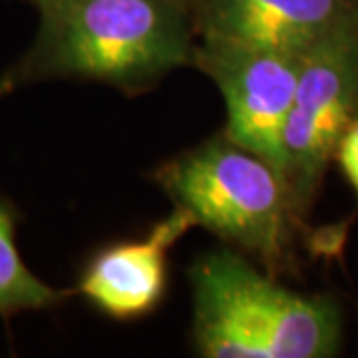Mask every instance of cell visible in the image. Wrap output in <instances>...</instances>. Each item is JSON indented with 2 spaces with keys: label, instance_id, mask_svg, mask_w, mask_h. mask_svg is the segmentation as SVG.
Masks as SVG:
<instances>
[{
  "label": "cell",
  "instance_id": "obj_1",
  "mask_svg": "<svg viewBox=\"0 0 358 358\" xmlns=\"http://www.w3.org/2000/svg\"><path fill=\"white\" fill-rule=\"evenodd\" d=\"M44 16L36 44L0 78V94L48 78L140 92L195 60L197 44L176 0H68Z\"/></svg>",
  "mask_w": 358,
  "mask_h": 358
},
{
  "label": "cell",
  "instance_id": "obj_2",
  "mask_svg": "<svg viewBox=\"0 0 358 358\" xmlns=\"http://www.w3.org/2000/svg\"><path fill=\"white\" fill-rule=\"evenodd\" d=\"M189 281L201 357L327 358L341 350L343 313L331 294L291 291L237 251L199 257Z\"/></svg>",
  "mask_w": 358,
  "mask_h": 358
},
{
  "label": "cell",
  "instance_id": "obj_3",
  "mask_svg": "<svg viewBox=\"0 0 358 358\" xmlns=\"http://www.w3.org/2000/svg\"><path fill=\"white\" fill-rule=\"evenodd\" d=\"M173 203L217 237L257 259L273 275L289 261L301 215L287 178L225 134L157 171Z\"/></svg>",
  "mask_w": 358,
  "mask_h": 358
},
{
  "label": "cell",
  "instance_id": "obj_4",
  "mask_svg": "<svg viewBox=\"0 0 358 358\" xmlns=\"http://www.w3.org/2000/svg\"><path fill=\"white\" fill-rule=\"evenodd\" d=\"M358 117V16L303 52L285 126V178L307 209L346 128Z\"/></svg>",
  "mask_w": 358,
  "mask_h": 358
},
{
  "label": "cell",
  "instance_id": "obj_5",
  "mask_svg": "<svg viewBox=\"0 0 358 358\" xmlns=\"http://www.w3.org/2000/svg\"><path fill=\"white\" fill-rule=\"evenodd\" d=\"M303 54L201 40L193 66L211 78L227 108L225 136L285 176V126Z\"/></svg>",
  "mask_w": 358,
  "mask_h": 358
},
{
  "label": "cell",
  "instance_id": "obj_6",
  "mask_svg": "<svg viewBox=\"0 0 358 358\" xmlns=\"http://www.w3.org/2000/svg\"><path fill=\"white\" fill-rule=\"evenodd\" d=\"M193 225L192 213L176 205L143 239L114 243L100 251L84 268L74 291L115 320L150 315L166 293L167 251Z\"/></svg>",
  "mask_w": 358,
  "mask_h": 358
},
{
  "label": "cell",
  "instance_id": "obj_7",
  "mask_svg": "<svg viewBox=\"0 0 358 358\" xmlns=\"http://www.w3.org/2000/svg\"><path fill=\"white\" fill-rule=\"evenodd\" d=\"M346 0H199L201 40L303 54L357 18Z\"/></svg>",
  "mask_w": 358,
  "mask_h": 358
},
{
  "label": "cell",
  "instance_id": "obj_8",
  "mask_svg": "<svg viewBox=\"0 0 358 358\" xmlns=\"http://www.w3.org/2000/svg\"><path fill=\"white\" fill-rule=\"evenodd\" d=\"M74 293L54 289L28 268L16 245L14 207L0 197V317L8 320L26 310L54 308Z\"/></svg>",
  "mask_w": 358,
  "mask_h": 358
},
{
  "label": "cell",
  "instance_id": "obj_9",
  "mask_svg": "<svg viewBox=\"0 0 358 358\" xmlns=\"http://www.w3.org/2000/svg\"><path fill=\"white\" fill-rule=\"evenodd\" d=\"M334 159L345 173L346 181L355 189V195L358 199V117L346 128L343 138L336 145Z\"/></svg>",
  "mask_w": 358,
  "mask_h": 358
},
{
  "label": "cell",
  "instance_id": "obj_10",
  "mask_svg": "<svg viewBox=\"0 0 358 358\" xmlns=\"http://www.w3.org/2000/svg\"><path fill=\"white\" fill-rule=\"evenodd\" d=\"M40 6L46 10V8H52V6H58V4H62V2H68V0H36Z\"/></svg>",
  "mask_w": 358,
  "mask_h": 358
}]
</instances>
